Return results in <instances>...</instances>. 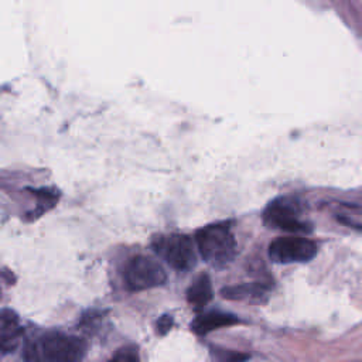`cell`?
I'll return each mask as SVG.
<instances>
[{"mask_svg": "<svg viewBox=\"0 0 362 362\" xmlns=\"http://www.w3.org/2000/svg\"><path fill=\"white\" fill-rule=\"evenodd\" d=\"M197 247L203 259L215 268H224L236 253V242L228 224L208 225L197 232Z\"/></svg>", "mask_w": 362, "mask_h": 362, "instance_id": "cell-1", "label": "cell"}, {"mask_svg": "<svg viewBox=\"0 0 362 362\" xmlns=\"http://www.w3.org/2000/svg\"><path fill=\"white\" fill-rule=\"evenodd\" d=\"M302 205L295 197H279L268 204L263 211V223L273 229L293 234L310 232L311 225L300 220Z\"/></svg>", "mask_w": 362, "mask_h": 362, "instance_id": "cell-2", "label": "cell"}, {"mask_svg": "<svg viewBox=\"0 0 362 362\" xmlns=\"http://www.w3.org/2000/svg\"><path fill=\"white\" fill-rule=\"evenodd\" d=\"M40 347L47 362H81L87 351L85 343L78 337L58 331L45 334Z\"/></svg>", "mask_w": 362, "mask_h": 362, "instance_id": "cell-3", "label": "cell"}, {"mask_svg": "<svg viewBox=\"0 0 362 362\" xmlns=\"http://www.w3.org/2000/svg\"><path fill=\"white\" fill-rule=\"evenodd\" d=\"M156 251L173 269L190 271L196 267L197 255L192 240L185 235H170L159 239Z\"/></svg>", "mask_w": 362, "mask_h": 362, "instance_id": "cell-4", "label": "cell"}, {"mask_svg": "<svg viewBox=\"0 0 362 362\" xmlns=\"http://www.w3.org/2000/svg\"><path fill=\"white\" fill-rule=\"evenodd\" d=\"M317 255V245L303 236H280L269 245V256L276 263H304Z\"/></svg>", "mask_w": 362, "mask_h": 362, "instance_id": "cell-5", "label": "cell"}, {"mask_svg": "<svg viewBox=\"0 0 362 362\" xmlns=\"http://www.w3.org/2000/svg\"><path fill=\"white\" fill-rule=\"evenodd\" d=\"M126 280L133 291H146L164 284L167 275L159 262L148 256H136L128 264Z\"/></svg>", "mask_w": 362, "mask_h": 362, "instance_id": "cell-6", "label": "cell"}, {"mask_svg": "<svg viewBox=\"0 0 362 362\" xmlns=\"http://www.w3.org/2000/svg\"><path fill=\"white\" fill-rule=\"evenodd\" d=\"M21 340L19 317L12 310H0V358L13 354Z\"/></svg>", "mask_w": 362, "mask_h": 362, "instance_id": "cell-7", "label": "cell"}, {"mask_svg": "<svg viewBox=\"0 0 362 362\" xmlns=\"http://www.w3.org/2000/svg\"><path fill=\"white\" fill-rule=\"evenodd\" d=\"M236 323H239V320L234 315H228V313H220V311H211L199 316L194 321H192L191 327L196 334L205 335L214 330L234 326Z\"/></svg>", "mask_w": 362, "mask_h": 362, "instance_id": "cell-8", "label": "cell"}, {"mask_svg": "<svg viewBox=\"0 0 362 362\" xmlns=\"http://www.w3.org/2000/svg\"><path fill=\"white\" fill-rule=\"evenodd\" d=\"M223 297L235 302H249L259 303L267 297L268 289L259 283H248V284H238L223 289Z\"/></svg>", "mask_w": 362, "mask_h": 362, "instance_id": "cell-9", "label": "cell"}, {"mask_svg": "<svg viewBox=\"0 0 362 362\" xmlns=\"http://www.w3.org/2000/svg\"><path fill=\"white\" fill-rule=\"evenodd\" d=\"M212 283L208 275H200L187 291L188 302L196 307H204L212 300Z\"/></svg>", "mask_w": 362, "mask_h": 362, "instance_id": "cell-10", "label": "cell"}, {"mask_svg": "<svg viewBox=\"0 0 362 362\" xmlns=\"http://www.w3.org/2000/svg\"><path fill=\"white\" fill-rule=\"evenodd\" d=\"M249 359L248 354L231 351V350H212V361L214 362H247Z\"/></svg>", "mask_w": 362, "mask_h": 362, "instance_id": "cell-11", "label": "cell"}, {"mask_svg": "<svg viewBox=\"0 0 362 362\" xmlns=\"http://www.w3.org/2000/svg\"><path fill=\"white\" fill-rule=\"evenodd\" d=\"M24 359L26 362H47L44 358V354L41 351L40 343H27L24 347Z\"/></svg>", "mask_w": 362, "mask_h": 362, "instance_id": "cell-12", "label": "cell"}, {"mask_svg": "<svg viewBox=\"0 0 362 362\" xmlns=\"http://www.w3.org/2000/svg\"><path fill=\"white\" fill-rule=\"evenodd\" d=\"M111 362H139V355L133 348H122L115 354Z\"/></svg>", "mask_w": 362, "mask_h": 362, "instance_id": "cell-13", "label": "cell"}, {"mask_svg": "<svg viewBox=\"0 0 362 362\" xmlns=\"http://www.w3.org/2000/svg\"><path fill=\"white\" fill-rule=\"evenodd\" d=\"M173 324H174V321H173V319L170 316H161L159 319V321H157V331H159V334H161V335L167 334L168 331L172 330Z\"/></svg>", "mask_w": 362, "mask_h": 362, "instance_id": "cell-14", "label": "cell"}]
</instances>
